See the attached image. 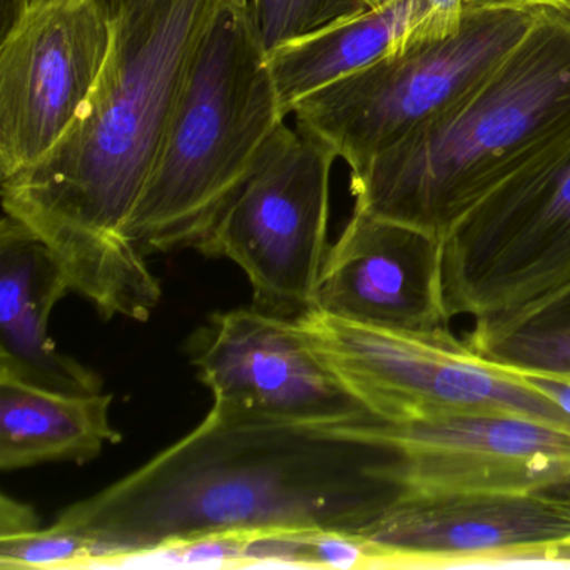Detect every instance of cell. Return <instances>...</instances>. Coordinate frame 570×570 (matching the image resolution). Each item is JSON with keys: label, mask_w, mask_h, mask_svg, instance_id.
Masks as SVG:
<instances>
[{"label": "cell", "mask_w": 570, "mask_h": 570, "mask_svg": "<svg viewBox=\"0 0 570 570\" xmlns=\"http://www.w3.org/2000/svg\"><path fill=\"white\" fill-rule=\"evenodd\" d=\"M99 4L102 6L109 18L116 19L122 12L128 11L132 6L141 4L145 0H98Z\"/></svg>", "instance_id": "23"}, {"label": "cell", "mask_w": 570, "mask_h": 570, "mask_svg": "<svg viewBox=\"0 0 570 570\" xmlns=\"http://www.w3.org/2000/svg\"><path fill=\"white\" fill-rule=\"evenodd\" d=\"M215 412L279 422H345L372 415L298 322L255 308L216 313L189 343Z\"/></svg>", "instance_id": "11"}, {"label": "cell", "mask_w": 570, "mask_h": 570, "mask_svg": "<svg viewBox=\"0 0 570 570\" xmlns=\"http://www.w3.org/2000/svg\"><path fill=\"white\" fill-rule=\"evenodd\" d=\"M370 416L306 423L209 410L175 445L66 509L59 529L95 543L91 567L212 533H363L392 502Z\"/></svg>", "instance_id": "2"}, {"label": "cell", "mask_w": 570, "mask_h": 570, "mask_svg": "<svg viewBox=\"0 0 570 570\" xmlns=\"http://www.w3.org/2000/svg\"><path fill=\"white\" fill-rule=\"evenodd\" d=\"M346 389L376 419L450 415L535 420L570 432V415L517 373L479 358L450 330L392 332L313 309L298 320Z\"/></svg>", "instance_id": "6"}, {"label": "cell", "mask_w": 570, "mask_h": 570, "mask_svg": "<svg viewBox=\"0 0 570 570\" xmlns=\"http://www.w3.org/2000/svg\"><path fill=\"white\" fill-rule=\"evenodd\" d=\"M286 118L249 0H226L189 62L129 242L145 256L195 249Z\"/></svg>", "instance_id": "4"}, {"label": "cell", "mask_w": 570, "mask_h": 570, "mask_svg": "<svg viewBox=\"0 0 570 570\" xmlns=\"http://www.w3.org/2000/svg\"><path fill=\"white\" fill-rule=\"evenodd\" d=\"M98 0H31L0 46V178L38 165L91 95L111 48Z\"/></svg>", "instance_id": "9"}, {"label": "cell", "mask_w": 570, "mask_h": 570, "mask_svg": "<svg viewBox=\"0 0 570 570\" xmlns=\"http://www.w3.org/2000/svg\"><path fill=\"white\" fill-rule=\"evenodd\" d=\"M95 560V543L88 537L56 525L19 535L0 537L2 569L91 567Z\"/></svg>", "instance_id": "19"}, {"label": "cell", "mask_w": 570, "mask_h": 570, "mask_svg": "<svg viewBox=\"0 0 570 570\" xmlns=\"http://www.w3.org/2000/svg\"><path fill=\"white\" fill-rule=\"evenodd\" d=\"M570 141V2L547 9L475 88L352 176L355 209L436 238Z\"/></svg>", "instance_id": "3"}, {"label": "cell", "mask_w": 570, "mask_h": 570, "mask_svg": "<svg viewBox=\"0 0 570 570\" xmlns=\"http://www.w3.org/2000/svg\"><path fill=\"white\" fill-rule=\"evenodd\" d=\"M380 2H383V0H373V4H380Z\"/></svg>", "instance_id": "25"}, {"label": "cell", "mask_w": 570, "mask_h": 570, "mask_svg": "<svg viewBox=\"0 0 570 570\" xmlns=\"http://www.w3.org/2000/svg\"><path fill=\"white\" fill-rule=\"evenodd\" d=\"M248 537L212 533L129 553L109 567H243Z\"/></svg>", "instance_id": "20"}, {"label": "cell", "mask_w": 570, "mask_h": 570, "mask_svg": "<svg viewBox=\"0 0 570 570\" xmlns=\"http://www.w3.org/2000/svg\"><path fill=\"white\" fill-rule=\"evenodd\" d=\"M517 373L523 382L529 383L537 392L549 396L553 402L559 403L570 415V379L562 376L533 375V373Z\"/></svg>", "instance_id": "22"}, {"label": "cell", "mask_w": 570, "mask_h": 570, "mask_svg": "<svg viewBox=\"0 0 570 570\" xmlns=\"http://www.w3.org/2000/svg\"><path fill=\"white\" fill-rule=\"evenodd\" d=\"M362 535L392 569L570 563V502L517 490L396 497Z\"/></svg>", "instance_id": "12"}, {"label": "cell", "mask_w": 570, "mask_h": 570, "mask_svg": "<svg viewBox=\"0 0 570 570\" xmlns=\"http://www.w3.org/2000/svg\"><path fill=\"white\" fill-rule=\"evenodd\" d=\"M376 479L393 499L433 493L547 492L570 485V432L499 415L390 423L372 416Z\"/></svg>", "instance_id": "10"}, {"label": "cell", "mask_w": 570, "mask_h": 570, "mask_svg": "<svg viewBox=\"0 0 570 570\" xmlns=\"http://www.w3.org/2000/svg\"><path fill=\"white\" fill-rule=\"evenodd\" d=\"M336 159L325 142L283 122L196 245V252L232 259L246 273L256 312L298 322L316 309Z\"/></svg>", "instance_id": "7"}, {"label": "cell", "mask_w": 570, "mask_h": 570, "mask_svg": "<svg viewBox=\"0 0 570 570\" xmlns=\"http://www.w3.org/2000/svg\"><path fill=\"white\" fill-rule=\"evenodd\" d=\"M570 285V141L507 179L443 239L449 318H492Z\"/></svg>", "instance_id": "8"}, {"label": "cell", "mask_w": 570, "mask_h": 570, "mask_svg": "<svg viewBox=\"0 0 570 570\" xmlns=\"http://www.w3.org/2000/svg\"><path fill=\"white\" fill-rule=\"evenodd\" d=\"M497 2H520V0H463V6L473 8V6L497 4ZM566 2H570V0H566Z\"/></svg>", "instance_id": "24"}, {"label": "cell", "mask_w": 570, "mask_h": 570, "mask_svg": "<svg viewBox=\"0 0 570 570\" xmlns=\"http://www.w3.org/2000/svg\"><path fill=\"white\" fill-rule=\"evenodd\" d=\"M112 395L66 393L0 370V469L86 463L121 442L109 422Z\"/></svg>", "instance_id": "16"}, {"label": "cell", "mask_w": 570, "mask_h": 570, "mask_svg": "<svg viewBox=\"0 0 570 570\" xmlns=\"http://www.w3.org/2000/svg\"><path fill=\"white\" fill-rule=\"evenodd\" d=\"M520 0L465 8L460 28L415 42L293 106L296 128L325 142L352 176L423 122L455 105L493 71L552 6Z\"/></svg>", "instance_id": "5"}, {"label": "cell", "mask_w": 570, "mask_h": 570, "mask_svg": "<svg viewBox=\"0 0 570 570\" xmlns=\"http://www.w3.org/2000/svg\"><path fill=\"white\" fill-rule=\"evenodd\" d=\"M316 309L392 332L449 330L443 239L353 209L326 255Z\"/></svg>", "instance_id": "13"}, {"label": "cell", "mask_w": 570, "mask_h": 570, "mask_svg": "<svg viewBox=\"0 0 570 570\" xmlns=\"http://www.w3.org/2000/svg\"><path fill=\"white\" fill-rule=\"evenodd\" d=\"M38 529H41V522L35 509L9 499L4 493L0 499V537L19 535Z\"/></svg>", "instance_id": "21"}, {"label": "cell", "mask_w": 570, "mask_h": 570, "mask_svg": "<svg viewBox=\"0 0 570 570\" xmlns=\"http://www.w3.org/2000/svg\"><path fill=\"white\" fill-rule=\"evenodd\" d=\"M433 41L422 0H383L268 52L286 112L306 96L415 42Z\"/></svg>", "instance_id": "15"}, {"label": "cell", "mask_w": 570, "mask_h": 570, "mask_svg": "<svg viewBox=\"0 0 570 570\" xmlns=\"http://www.w3.org/2000/svg\"><path fill=\"white\" fill-rule=\"evenodd\" d=\"M373 0H249L266 52L372 8Z\"/></svg>", "instance_id": "18"}, {"label": "cell", "mask_w": 570, "mask_h": 570, "mask_svg": "<svg viewBox=\"0 0 570 570\" xmlns=\"http://www.w3.org/2000/svg\"><path fill=\"white\" fill-rule=\"evenodd\" d=\"M48 246L18 219L0 225V370L66 393L102 392L98 373L59 352L49 316L69 295Z\"/></svg>", "instance_id": "14"}, {"label": "cell", "mask_w": 570, "mask_h": 570, "mask_svg": "<svg viewBox=\"0 0 570 570\" xmlns=\"http://www.w3.org/2000/svg\"><path fill=\"white\" fill-rule=\"evenodd\" d=\"M463 343L509 372L570 379V285L515 312L475 320Z\"/></svg>", "instance_id": "17"}, {"label": "cell", "mask_w": 570, "mask_h": 570, "mask_svg": "<svg viewBox=\"0 0 570 570\" xmlns=\"http://www.w3.org/2000/svg\"><path fill=\"white\" fill-rule=\"evenodd\" d=\"M226 0H145L112 19L108 59L61 141L2 181L6 215L106 320L148 322L161 286L126 225L155 168L193 55Z\"/></svg>", "instance_id": "1"}]
</instances>
